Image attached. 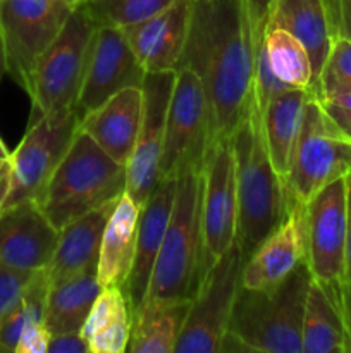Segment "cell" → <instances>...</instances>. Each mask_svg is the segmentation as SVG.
<instances>
[{"label": "cell", "mask_w": 351, "mask_h": 353, "mask_svg": "<svg viewBox=\"0 0 351 353\" xmlns=\"http://www.w3.org/2000/svg\"><path fill=\"white\" fill-rule=\"evenodd\" d=\"M182 65L205 90L210 147L233 137L255 99V33L244 0H193Z\"/></svg>", "instance_id": "6da1fadb"}, {"label": "cell", "mask_w": 351, "mask_h": 353, "mask_svg": "<svg viewBox=\"0 0 351 353\" xmlns=\"http://www.w3.org/2000/svg\"><path fill=\"white\" fill-rule=\"evenodd\" d=\"M231 140L236 157V240L244 257H250L255 248L288 217L291 195L268 155L257 99L251 100L250 109Z\"/></svg>", "instance_id": "7a4b0ae2"}, {"label": "cell", "mask_w": 351, "mask_h": 353, "mask_svg": "<svg viewBox=\"0 0 351 353\" xmlns=\"http://www.w3.org/2000/svg\"><path fill=\"white\" fill-rule=\"evenodd\" d=\"M126 193V165L79 130L36 203L58 231Z\"/></svg>", "instance_id": "3957f363"}, {"label": "cell", "mask_w": 351, "mask_h": 353, "mask_svg": "<svg viewBox=\"0 0 351 353\" xmlns=\"http://www.w3.org/2000/svg\"><path fill=\"white\" fill-rule=\"evenodd\" d=\"M202 193V171L178 178L171 221L145 299H195L212 265L203 240Z\"/></svg>", "instance_id": "277c9868"}, {"label": "cell", "mask_w": 351, "mask_h": 353, "mask_svg": "<svg viewBox=\"0 0 351 353\" xmlns=\"http://www.w3.org/2000/svg\"><path fill=\"white\" fill-rule=\"evenodd\" d=\"M312 278L308 262L303 261L274 288L241 286L227 331L253 352L303 353V314Z\"/></svg>", "instance_id": "5b68a950"}, {"label": "cell", "mask_w": 351, "mask_h": 353, "mask_svg": "<svg viewBox=\"0 0 351 353\" xmlns=\"http://www.w3.org/2000/svg\"><path fill=\"white\" fill-rule=\"evenodd\" d=\"M96 21L86 6L76 7L61 33L38 59L28 95L33 114H57L76 109Z\"/></svg>", "instance_id": "8992f818"}, {"label": "cell", "mask_w": 351, "mask_h": 353, "mask_svg": "<svg viewBox=\"0 0 351 353\" xmlns=\"http://www.w3.org/2000/svg\"><path fill=\"white\" fill-rule=\"evenodd\" d=\"M346 178L323 186L305 203L306 262L313 279L326 285L343 310L351 340V292L346 285Z\"/></svg>", "instance_id": "52a82bcc"}, {"label": "cell", "mask_w": 351, "mask_h": 353, "mask_svg": "<svg viewBox=\"0 0 351 353\" xmlns=\"http://www.w3.org/2000/svg\"><path fill=\"white\" fill-rule=\"evenodd\" d=\"M351 172V141L343 137L313 93L284 181L291 202L308 203L323 186Z\"/></svg>", "instance_id": "ba28073f"}, {"label": "cell", "mask_w": 351, "mask_h": 353, "mask_svg": "<svg viewBox=\"0 0 351 353\" xmlns=\"http://www.w3.org/2000/svg\"><path fill=\"white\" fill-rule=\"evenodd\" d=\"M78 131L76 109L31 116L26 134L9 157V186L0 210L30 200L36 202Z\"/></svg>", "instance_id": "9c48e42d"}, {"label": "cell", "mask_w": 351, "mask_h": 353, "mask_svg": "<svg viewBox=\"0 0 351 353\" xmlns=\"http://www.w3.org/2000/svg\"><path fill=\"white\" fill-rule=\"evenodd\" d=\"M210 147V116L205 90L193 69L178 68L165 121L160 179L202 171Z\"/></svg>", "instance_id": "30bf717a"}, {"label": "cell", "mask_w": 351, "mask_h": 353, "mask_svg": "<svg viewBox=\"0 0 351 353\" xmlns=\"http://www.w3.org/2000/svg\"><path fill=\"white\" fill-rule=\"evenodd\" d=\"M246 257L237 240L215 259L191 300L174 353H219L229 327Z\"/></svg>", "instance_id": "8fae6325"}, {"label": "cell", "mask_w": 351, "mask_h": 353, "mask_svg": "<svg viewBox=\"0 0 351 353\" xmlns=\"http://www.w3.org/2000/svg\"><path fill=\"white\" fill-rule=\"evenodd\" d=\"M72 7L64 0H0L7 72L28 92L38 59L55 40Z\"/></svg>", "instance_id": "7c38bea8"}, {"label": "cell", "mask_w": 351, "mask_h": 353, "mask_svg": "<svg viewBox=\"0 0 351 353\" xmlns=\"http://www.w3.org/2000/svg\"><path fill=\"white\" fill-rule=\"evenodd\" d=\"M147 71L131 48L123 28L98 24L93 34L76 112L85 117L120 90L141 88Z\"/></svg>", "instance_id": "4fadbf2b"}, {"label": "cell", "mask_w": 351, "mask_h": 353, "mask_svg": "<svg viewBox=\"0 0 351 353\" xmlns=\"http://www.w3.org/2000/svg\"><path fill=\"white\" fill-rule=\"evenodd\" d=\"M202 223L206 257L215 262L237 233V186L236 157L231 138L215 141L206 150L202 168Z\"/></svg>", "instance_id": "5bb4252c"}, {"label": "cell", "mask_w": 351, "mask_h": 353, "mask_svg": "<svg viewBox=\"0 0 351 353\" xmlns=\"http://www.w3.org/2000/svg\"><path fill=\"white\" fill-rule=\"evenodd\" d=\"M176 71L147 72L143 90V117L136 145L126 164V193L143 205L160 179L165 121L174 88Z\"/></svg>", "instance_id": "9a60e30c"}, {"label": "cell", "mask_w": 351, "mask_h": 353, "mask_svg": "<svg viewBox=\"0 0 351 353\" xmlns=\"http://www.w3.org/2000/svg\"><path fill=\"white\" fill-rule=\"evenodd\" d=\"M58 230L34 200L0 210V262L19 271L48 268Z\"/></svg>", "instance_id": "2e32d148"}, {"label": "cell", "mask_w": 351, "mask_h": 353, "mask_svg": "<svg viewBox=\"0 0 351 353\" xmlns=\"http://www.w3.org/2000/svg\"><path fill=\"white\" fill-rule=\"evenodd\" d=\"M303 261H306L305 203L292 200L288 217L246 257L241 286L250 290L274 288Z\"/></svg>", "instance_id": "e0dca14e"}, {"label": "cell", "mask_w": 351, "mask_h": 353, "mask_svg": "<svg viewBox=\"0 0 351 353\" xmlns=\"http://www.w3.org/2000/svg\"><path fill=\"white\" fill-rule=\"evenodd\" d=\"M193 0H174L155 16L123 28L147 72L178 71L191 26Z\"/></svg>", "instance_id": "ac0fdd59"}, {"label": "cell", "mask_w": 351, "mask_h": 353, "mask_svg": "<svg viewBox=\"0 0 351 353\" xmlns=\"http://www.w3.org/2000/svg\"><path fill=\"white\" fill-rule=\"evenodd\" d=\"M143 117V90H120L79 119V130L119 164L126 165L136 145Z\"/></svg>", "instance_id": "d6986e66"}, {"label": "cell", "mask_w": 351, "mask_h": 353, "mask_svg": "<svg viewBox=\"0 0 351 353\" xmlns=\"http://www.w3.org/2000/svg\"><path fill=\"white\" fill-rule=\"evenodd\" d=\"M176 186H178V179H158L153 192L141 205L134 264L126 285L133 310L141 305L150 288L155 262H157L158 252H160L162 241H164L165 231L171 221Z\"/></svg>", "instance_id": "ffe728a7"}, {"label": "cell", "mask_w": 351, "mask_h": 353, "mask_svg": "<svg viewBox=\"0 0 351 353\" xmlns=\"http://www.w3.org/2000/svg\"><path fill=\"white\" fill-rule=\"evenodd\" d=\"M116 202L78 217L58 231V241L47 272L50 285L88 271H96L103 231Z\"/></svg>", "instance_id": "44dd1931"}, {"label": "cell", "mask_w": 351, "mask_h": 353, "mask_svg": "<svg viewBox=\"0 0 351 353\" xmlns=\"http://www.w3.org/2000/svg\"><path fill=\"white\" fill-rule=\"evenodd\" d=\"M265 28H281L308 50L313 69V92L332 48L334 30L326 0H272Z\"/></svg>", "instance_id": "7402d4cb"}, {"label": "cell", "mask_w": 351, "mask_h": 353, "mask_svg": "<svg viewBox=\"0 0 351 353\" xmlns=\"http://www.w3.org/2000/svg\"><path fill=\"white\" fill-rule=\"evenodd\" d=\"M141 205L124 193L114 207L100 245L96 278L102 288L124 286L126 288L136 252L138 224Z\"/></svg>", "instance_id": "603a6c76"}, {"label": "cell", "mask_w": 351, "mask_h": 353, "mask_svg": "<svg viewBox=\"0 0 351 353\" xmlns=\"http://www.w3.org/2000/svg\"><path fill=\"white\" fill-rule=\"evenodd\" d=\"M191 300L145 299L133 310L129 353H174Z\"/></svg>", "instance_id": "cb8c5ba5"}, {"label": "cell", "mask_w": 351, "mask_h": 353, "mask_svg": "<svg viewBox=\"0 0 351 353\" xmlns=\"http://www.w3.org/2000/svg\"><path fill=\"white\" fill-rule=\"evenodd\" d=\"M133 307L124 286H105L96 296L81 327L89 353L127 352Z\"/></svg>", "instance_id": "d4e9b609"}, {"label": "cell", "mask_w": 351, "mask_h": 353, "mask_svg": "<svg viewBox=\"0 0 351 353\" xmlns=\"http://www.w3.org/2000/svg\"><path fill=\"white\" fill-rule=\"evenodd\" d=\"M313 93V90L289 88L260 109L265 145L272 164L282 178L288 174L292 150L301 130L306 102Z\"/></svg>", "instance_id": "484cf974"}, {"label": "cell", "mask_w": 351, "mask_h": 353, "mask_svg": "<svg viewBox=\"0 0 351 353\" xmlns=\"http://www.w3.org/2000/svg\"><path fill=\"white\" fill-rule=\"evenodd\" d=\"M303 353L351 352L343 310L332 292L312 278L303 314Z\"/></svg>", "instance_id": "4316f807"}, {"label": "cell", "mask_w": 351, "mask_h": 353, "mask_svg": "<svg viewBox=\"0 0 351 353\" xmlns=\"http://www.w3.org/2000/svg\"><path fill=\"white\" fill-rule=\"evenodd\" d=\"M100 292L102 286L96 271L83 272L50 285L45 309V326L50 334L81 331Z\"/></svg>", "instance_id": "83f0119b"}, {"label": "cell", "mask_w": 351, "mask_h": 353, "mask_svg": "<svg viewBox=\"0 0 351 353\" xmlns=\"http://www.w3.org/2000/svg\"><path fill=\"white\" fill-rule=\"evenodd\" d=\"M264 48L274 74L289 88L313 90V69L305 45L281 28H265Z\"/></svg>", "instance_id": "f1b7e54d"}, {"label": "cell", "mask_w": 351, "mask_h": 353, "mask_svg": "<svg viewBox=\"0 0 351 353\" xmlns=\"http://www.w3.org/2000/svg\"><path fill=\"white\" fill-rule=\"evenodd\" d=\"M172 2L174 0H88L85 6L96 24L126 28L155 16Z\"/></svg>", "instance_id": "f546056e"}, {"label": "cell", "mask_w": 351, "mask_h": 353, "mask_svg": "<svg viewBox=\"0 0 351 353\" xmlns=\"http://www.w3.org/2000/svg\"><path fill=\"white\" fill-rule=\"evenodd\" d=\"M343 88H351V40L339 37L334 40L320 72L315 95L326 97Z\"/></svg>", "instance_id": "4dcf8cb0"}, {"label": "cell", "mask_w": 351, "mask_h": 353, "mask_svg": "<svg viewBox=\"0 0 351 353\" xmlns=\"http://www.w3.org/2000/svg\"><path fill=\"white\" fill-rule=\"evenodd\" d=\"M262 38H257V40H255L253 93H255V99H257L258 109H264V107L274 99V97H277L279 93L289 90V86H286L270 69V64H268V59H267V54H265Z\"/></svg>", "instance_id": "1f68e13d"}, {"label": "cell", "mask_w": 351, "mask_h": 353, "mask_svg": "<svg viewBox=\"0 0 351 353\" xmlns=\"http://www.w3.org/2000/svg\"><path fill=\"white\" fill-rule=\"evenodd\" d=\"M34 272L19 271L0 262V319L19 302Z\"/></svg>", "instance_id": "d6a6232c"}, {"label": "cell", "mask_w": 351, "mask_h": 353, "mask_svg": "<svg viewBox=\"0 0 351 353\" xmlns=\"http://www.w3.org/2000/svg\"><path fill=\"white\" fill-rule=\"evenodd\" d=\"M50 338L52 334L45 326V323L28 324L21 333L19 341H17L16 353H47Z\"/></svg>", "instance_id": "836d02e7"}, {"label": "cell", "mask_w": 351, "mask_h": 353, "mask_svg": "<svg viewBox=\"0 0 351 353\" xmlns=\"http://www.w3.org/2000/svg\"><path fill=\"white\" fill-rule=\"evenodd\" d=\"M334 37L351 40V0H326Z\"/></svg>", "instance_id": "e575fe53"}, {"label": "cell", "mask_w": 351, "mask_h": 353, "mask_svg": "<svg viewBox=\"0 0 351 353\" xmlns=\"http://www.w3.org/2000/svg\"><path fill=\"white\" fill-rule=\"evenodd\" d=\"M47 353H89V348L81 333L76 331V333L52 334Z\"/></svg>", "instance_id": "d590c367"}, {"label": "cell", "mask_w": 351, "mask_h": 353, "mask_svg": "<svg viewBox=\"0 0 351 353\" xmlns=\"http://www.w3.org/2000/svg\"><path fill=\"white\" fill-rule=\"evenodd\" d=\"M244 3H246L248 16H250L251 28H253L255 40H257V38L264 37L272 0H244Z\"/></svg>", "instance_id": "8d00e7d4"}, {"label": "cell", "mask_w": 351, "mask_h": 353, "mask_svg": "<svg viewBox=\"0 0 351 353\" xmlns=\"http://www.w3.org/2000/svg\"><path fill=\"white\" fill-rule=\"evenodd\" d=\"M317 99H319V97H317ZM320 103H322V107L326 109V112L329 114L330 119L334 121L337 130L343 133V137L351 141V109H344V107L334 105V103L323 102V100H320Z\"/></svg>", "instance_id": "74e56055"}, {"label": "cell", "mask_w": 351, "mask_h": 353, "mask_svg": "<svg viewBox=\"0 0 351 353\" xmlns=\"http://www.w3.org/2000/svg\"><path fill=\"white\" fill-rule=\"evenodd\" d=\"M348 219H346V285L351 292V172L346 176Z\"/></svg>", "instance_id": "f35d334b"}, {"label": "cell", "mask_w": 351, "mask_h": 353, "mask_svg": "<svg viewBox=\"0 0 351 353\" xmlns=\"http://www.w3.org/2000/svg\"><path fill=\"white\" fill-rule=\"evenodd\" d=\"M323 102L334 103V105L344 107V109H351V88H343L337 90V92L329 93L326 97H319Z\"/></svg>", "instance_id": "ab89813d"}, {"label": "cell", "mask_w": 351, "mask_h": 353, "mask_svg": "<svg viewBox=\"0 0 351 353\" xmlns=\"http://www.w3.org/2000/svg\"><path fill=\"white\" fill-rule=\"evenodd\" d=\"M9 172L10 162L9 159H0V207H2L3 199H6L7 186H9Z\"/></svg>", "instance_id": "60d3db41"}, {"label": "cell", "mask_w": 351, "mask_h": 353, "mask_svg": "<svg viewBox=\"0 0 351 353\" xmlns=\"http://www.w3.org/2000/svg\"><path fill=\"white\" fill-rule=\"evenodd\" d=\"M7 72V57H6V45H3L2 31H0V81H2L3 74Z\"/></svg>", "instance_id": "b9f144b4"}, {"label": "cell", "mask_w": 351, "mask_h": 353, "mask_svg": "<svg viewBox=\"0 0 351 353\" xmlns=\"http://www.w3.org/2000/svg\"><path fill=\"white\" fill-rule=\"evenodd\" d=\"M10 157V152L7 150L6 143L2 141V138H0V159H9Z\"/></svg>", "instance_id": "7bdbcfd3"}, {"label": "cell", "mask_w": 351, "mask_h": 353, "mask_svg": "<svg viewBox=\"0 0 351 353\" xmlns=\"http://www.w3.org/2000/svg\"><path fill=\"white\" fill-rule=\"evenodd\" d=\"M65 3H69V6L72 7V9H76V7H79V6H85L86 2H88V0H64Z\"/></svg>", "instance_id": "ee69618b"}]
</instances>
